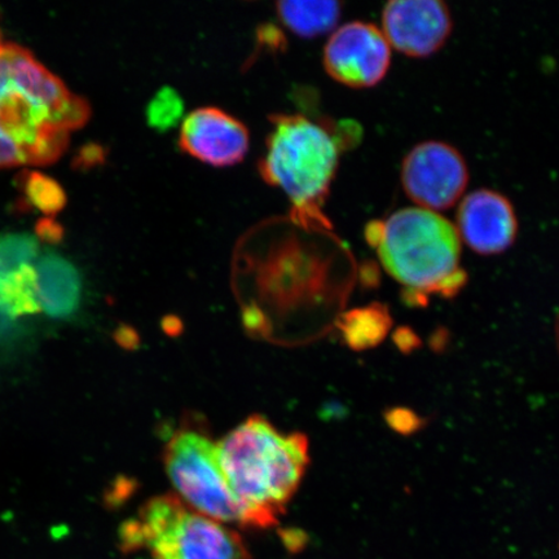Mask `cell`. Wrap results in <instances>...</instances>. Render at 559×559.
Returning a JSON list of instances; mask_svg holds the SVG:
<instances>
[{
    "label": "cell",
    "mask_w": 559,
    "mask_h": 559,
    "mask_svg": "<svg viewBox=\"0 0 559 559\" xmlns=\"http://www.w3.org/2000/svg\"><path fill=\"white\" fill-rule=\"evenodd\" d=\"M90 116L88 103L29 51L0 44V169L56 163Z\"/></svg>",
    "instance_id": "6da1fadb"
},
{
    "label": "cell",
    "mask_w": 559,
    "mask_h": 559,
    "mask_svg": "<svg viewBox=\"0 0 559 559\" xmlns=\"http://www.w3.org/2000/svg\"><path fill=\"white\" fill-rule=\"evenodd\" d=\"M219 464L245 514V527L271 528L310 464L309 439L251 416L218 443Z\"/></svg>",
    "instance_id": "7a4b0ae2"
},
{
    "label": "cell",
    "mask_w": 559,
    "mask_h": 559,
    "mask_svg": "<svg viewBox=\"0 0 559 559\" xmlns=\"http://www.w3.org/2000/svg\"><path fill=\"white\" fill-rule=\"evenodd\" d=\"M366 237L384 271L405 289L408 302L424 305L431 295L453 298L464 289L463 242L442 214L400 209L384 221L369 223Z\"/></svg>",
    "instance_id": "3957f363"
},
{
    "label": "cell",
    "mask_w": 559,
    "mask_h": 559,
    "mask_svg": "<svg viewBox=\"0 0 559 559\" xmlns=\"http://www.w3.org/2000/svg\"><path fill=\"white\" fill-rule=\"evenodd\" d=\"M272 130L260 160L262 178L292 202L306 227L328 228L323 205L338 169L341 146L325 126L300 115L271 117Z\"/></svg>",
    "instance_id": "277c9868"
},
{
    "label": "cell",
    "mask_w": 559,
    "mask_h": 559,
    "mask_svg": "<svg viewBox=\"0 0 559 559\" xmlns=\"http://www.w3.org/2000/svg\"><path fill=\"white\" fill-rule=\"evenodd\" d=\"M124 554L148 550L153 559H250L241 536L186 506L177 495L145 502L120 528Z\"/></svg>",
    "instance_id": "5b68a950"
},
{
    "label": "cell",
    "mask_w": 559,
    "mask_h": 559,
    "mask_svg": "<svg viewBox=\"0 0 559 559\" xmlns=\"http://www.w3.org/2000/svg\"><path fill=\"white\" fill-rule=\"evenodd\" d=\"M166 473L178 498L207 519L245 527V514L223 473L218 443L198 428H181L164 453Z\"/></svg>",
    "instance_id": "8992f818"
},
{
    "label": "cell",
    "mask_w": 559,
    "mask_h": 559,
    "mask_svg": "<svg viewBox=\"0 0 559 559\" xmlns=\"http://www.w3.org/2000/svg\"><path fill=\"white\" fill-rule=\"evenodd\" d=\"M471 173L453 145L426 140L405 155L401 169L403 191L416 207L442 214L463 200Z\"/></svg>",
    "instance_id": "52a82bcc"
},
{
    "label": "cell",
    "mask_w": 559,
    "mask_h": 559,
    "mask_svg": "<svg viewBox=\"0 0 559 559\" xmlns=\"http://www.w3.org/2000/svg\"><path fill=\"white\" fill-rule=\"evenodd\" d=\"M393 50L381 27L367 21L338 26L324 47L326 73L352 88H372L386 79Z\"/></svg>",
    "instance_id": "ba28073f"
},
{
    "label": "cell",
    "mask_w": 559,
    "mask_h": 559,
    "mask_svg": "<svg viewBox=\"0 0 559 559\" xmlns=\"http://www.w3.org/2000/svg\"><path fill=\"white\" fill-rule=\"evenodd\" d=\"M453 20L440 0H393L382 10L381 31L391 50L425 59L442 50L450 39Z\"/></svg>",
    "instance_id": "9c48e42d"
},
{
    "label": "cell",
    "mask_w": 559,
    "mask_h": 559,
    "mask_svg": "<svg viewBox=\"0 0 559 559\" xmlns=\"http://www.w3.org/2000/svg\"><path fill=\"white\" fill-rule=\"evenodd\" d=\"M461 242L474 253L499 255L513 247L520 223L506 194L480 188L459 202L456 223Z\"/></svg>",
    "instance_id": "30bf717a"
},
{
    "label": "cell",
    "mask_w": 559,
    "mask_h": 559,
    "mask_svg": "<svg viewBox=\"0 0 559 559\" xmlns=\"http://www.w3.org/2000/svg\"><path fill=\"white\" fill-rule=\"evenodd\" d=\"M180 150L215 167L240 164L247 156L250 135L247 126L215 107L194 109L181 122Z\"/></svg>",
    "instance_id": "8fae6325"
},
{
    "label": "cell",
    "mask_w": 559,
    "mask_h": 559,
    "mask_svg": "<svg viewBox=\"0 0 559 559\" xmlns=\"http://www.w3.org/2000/svg\"><path fill=\"white\" fill-rule=\"evenodd\" d=\"M40 309L53 319H69L79 311L82 278L64 257L46 251L34 263Z\"/></svg>",
    "instance_id": "7c38bea8"
},
{
    "label": "cell",
    "mask_w": 559,
    "mask_h": 559,
    "mask_svg": "<svg viewBox=\"0 0 559 559\" xmlns=\"http://www.w3.org/2000/svg\"><path fill=\"white\" fill-rule=\"evenodd\" d=\"M277 15L288 29L302 38H317L337 29L342 15L340 2H278Z\"/></svg>",
    "instance_id": "4fadbf2b"
},
{
    "label": "cell",
    "mask_w": 559,
    "mask_h": 559,
    "mask_svg": "<svg viewBox=\"0 0 559 559\" xmlns=\"http://www.w3.org/2000/svg\"><path fill=\"white\" fill-rule=\"evenodd\" d=\"M393 328V318L386 305L372 304L349 311L342 317L340 330L346 344L355 352L379 346Z\"/></svg>",
    "instance_id": "5bb4252c"
},
{
    "label": "cell",
    "mask_w": 559,
    "mask_h": 559,
    "mask_svg": "<svg viewBox=\"0 0 559 559\" xmlns=\"http://www.w3.org/2000/svg\"><path fill=\"white\" fill-rule=\"evenodd\" d=\"M0 307L16 320L40 310L34 264L0 280Z\"/></svg>",
    "instance_id": "9a60e30c"
},
{
    "label": "cell",
    "mask_w": 559,
    "mask_h": 559,
    "mask_svg": "<svg viewBox=\"0 0 559 559\" xmlns=\"http://www.w3.org/2000/svg\"><path fill=\"white\" fill-rule=\"evenodd\" d=\"M39 242L29 234L0 235V280L37 261Z\"/></svg>",
    "instance_id": "2e32d148"
},
{
    "label": "cell",
    "mask_w": 559,
    "mask_h": 559,
    "mask_svg": "<svg viewBox=\"0 0 559 559\" xmlns=\"http://www.w3.org/2000/svg\"><path fill=\"white\" fill-rule=\"evenodd\" d=\"M23 191L32 206L47 215L59 213L67 204V195L62 187L44 174L25 173Z\"/></svg>",
    "instance_id": "e0dca14e"
},
{
    "label": "cell",
    "mask_w": 559,
    "mask_h": 559,
    "mask_svg": "<svg viewBox=\"0 0 559 559\" xmlns=\"http://www.w3.org/2000/svg\"><path fill=\"white\" fill-rule=\"evenodd\" d=\"M185 114V103L177 91L164 87L146 107V121L153 129L166 131L177 126Z\"/></svg>",
    "instance_id": "ac0fdd59"
},
{
    "label": "cell",
    "mask_w": 559,
    "mask_h": 559,
    "mask_svg": "<svg viewBox=\"0 0 559 559\" xmlns=\"http://www.w3.org/2000/svg\"><path fill=\"white\" fill-rule=\"evenodd\" d=\"M23 335V325L0 307V352L15 345Z\"/></svg>",
    "instance_id": "d6986e66"
},
{
    "label": "cell",
    "mask_w": 559,
    "mask_h": 559,
    "mask_svg": "<svg viewBox=\"0 0 559 559\" xmlns=\"http://www.w3.org/2000/svg\"><path fill=\"white\" fill-rule=\"evenodd\" d=\"M386 418L394 430L404 432V435L416 431L423 424L421 418L414 412L403 408L391 411Z\"/></svg>",
    "instance_id": "ffe728a7"
},
{
    "label": "cell",
    "mask_w": 559,
    "mask_h": 559,
    "mask_svg": "<svg viewBox=\"0 0 559 559\" xmlns=\"http://www.w3.org/2000/svg\"><path fill=\"white\" fill-rule=\"evenodd\" d=\"M37 230L40 239L47 241H59L62 236L61 227L59 225H56V223L51 219H45L39 222Z\"/></svg>",
    "instance_id": "44dd1931"
},
{
    "label": "cell",
    "mask_w": 559,
    "mask_h": 559,
    "mask_svg": "<svg viewBox=\"0 0 559 559\" xmlns=\"http://www.w3.org/2000/svg\"><path fill=\"white\" fill-rule=\"evenodd\" d=\"M557 342H558V349H559V317L557 320Z\"/></svg>",
    "instance_id": "7402d4cb"
}]
</instances>
